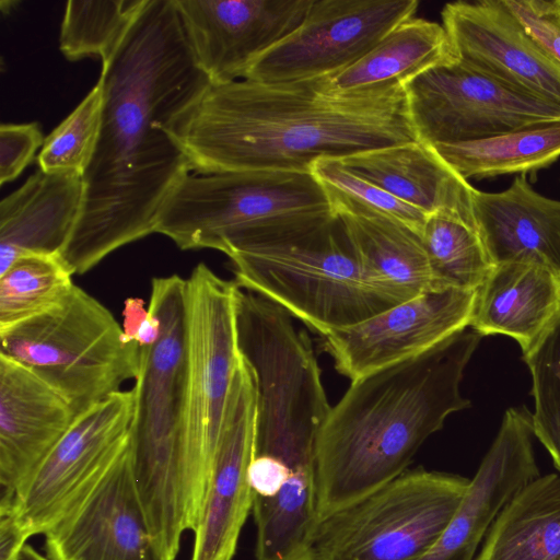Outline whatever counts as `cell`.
Instances as JSON below:
<instances>
[{"label":"cell","mask_w":560,"mask_h":560,"mask_svg":"<svg viewBox=\"0 0 560 560\" xmlns=\"http://www.w3.org/2000/svg\"><path fill=\"white\" fill-rule=\"evenodd\" d=\"M469 483L459 475L407 469L319 518L304 560H415L442 534Z\"/></svg>","instance_id":"cell-8"},{"label":"cell","mask_w":560,"mask_h":560,"mask_svg":"<svg viewBox=\"0 0 560 560\" xmlns=\"http://www.w3.org/2000/svg\"><path fill=\"white\" fill-rule=\"evenodd\" d=\"M339 162L425 214L453 212L475 224V187L453 170L433 145L420 140L352 154Z\"/></svg>","instance_id":"cell-23"},{"label":"cell","mask_w":560,"mask_h":560,"mask_svg":"<svg viewBox=\"0 0 560 560\" xmlns=\"http://www.w3.org/2000/svg\"><path fill=\"white\" fill-rule=\"evenodd\" d=\"M441 16L462 62L560 105V63L526 32L504 0L450 2Z\"/></svg>","instance_id":"cell-17"},{"label":"cell","mask_w":560,"mask_h":560,"mask_svg":"<svg viewBox=\"0 0 560 560\" xmlns=\"http://www.w3.org/2000/svg\"><path fill=\"white\" fill-rule=\"evenodd\" d=\"M145 0H71L66 4L59 48L70 61L104 58Z\"/></svg>","instance_id":"cell-30"},{"label":"cell","mask_w":560,"mask_h":560,"mask_svg":"<svg viewBox=\"0 0 560 560\" xmlns=\"http://www.w3.org/2000/svg\"><path fill=\"white\" fill-rule=\"evenodd\" d=\"M335 215L312 172L188 174L165 201L155 233L184 250L211 248L226 255L248 241Z\"/></svg>","instance_id":"cell-6"},{"label":"cell","mask_w":560,"mask_h":560,"mask_svg":"<svg viewBox=\"0 0 560 560\" xmlns=\"http://www.w3.org/2000/svg\"><path fill=\"white\" fill-rule=\"evenodd\" d=\"M198 66L210 83L244 80L253 63L291 34L313 0H174Z\"/></svg>","instance_id":"cell-16"},{"label":"cell","mask_w":560,"mask_h":560,"mask_svg":"<svg viewBox=\"0 0 560 560\" xmlns=\"http://www.w3.org/2000/svg\"><path fill=\"white\" fill-rule=\"evenodd\" d=\"M560 315V271L508 261L493 265L476 290L469 327L482 337L505 335L528 352Z\"/></svg>","instance_id":"cell-22"},{"label":"cell","mask_w":560,"mask_h":560,"mask_svg":"<svg viewBox=\"0 0 560 560\" xmlns=\"http://www.w3.org/2000/svg\"><path fill=\"white\" fill-rule=\"evenodd\" d=\"M102 122L83 201L61 258L83 275L155 233L162 208L189 174L172 121L207 90L174 0H145L102 58Z\"/></svg>","instance_id":"cell-1"},{"label":"cell","mask_w":560,"mask_h":560,"mask_svg":"<svg viewBox=\"0 0 560 560\" xmlns=\"http://www.w3.org/2000/svg\"><path fill=\"white\" fill-rule=\"evenodd\" d=\"M44 536L51 560H165L137 491L130 439Z\"/></svg>","instance_id":"cell-14"},{"label":"cell","mask_w":560,"mask_h":560,"mask_svg":"<svg viewBox=\"0 0 560 560\" xmlns=\"http://www.w3.org/2000/svg\"><path fill=\"white\" fill-rule=\"evenodd\" d=\"M476 290L431 291L324 336L336 370L351 382L420 355L470 325Z\"/></svg>","instance_id":"cell-13"},{"label":"cell","mask_w":560,"mask_h":560,"mask_svg":"<svg viewBox=\"0 0 560 560\" xmlns=\"http://www.w3.org/2000/svg\"><path fill=\"white\" fill-rule=\"evenodd\" d=\"M102 102V88L97 81L75 109L45 138L38 154L40 170L83 175L98 140Z\"/></svg>","instance_id":"cell-32"},{"label":"cell","mask_w":560,"mask_h":560,"mask_svg":"<svg viewBox=\"0 0 560 560\" xmlns=\"http://www.w3.org/2000/svg\"><path fill=\"white\" fill-rule=\"evenodd\" d=\"M472 217L493 265L527 261L560 271V201L518 175L500 192L471 195Z\"/></svg>","instance_id":"cell-20"},{"label":"cell","mask_w":560,"mask_h":560,"mask_svg":"<svg viewBox=\"0 0 560 560\" xmlns=\"http://www.w3.org/2000/svg\"><path fill=\"white\" fill-rule=\"evenodd\" d=\"M532 413L510 408L456 513L430 549L415 560H474L502 509L539 476Z\"/></svg>","instance_id":"cell-18"},{"label":"cell","mask_w":560,"mask_h":560,"mask_svg":"<svg viewBox=\"0 0 560 560\" xmlns=\"http://www.w3.org/2000/svg\"><path fill=\"white\" fill-rule=\"evenodd\" d=\"M418 0H313L302 23L262 54L244 80L298 83L330 77L415 16Z\"/></svg>","instance_id":"cell-11"},{"label":"cell","mask_w":560,"mask_h":560,"mask_svg":"<svg viewBox=\"0 0 560 560\" xmlns=\"http://www.w3.org/2000/svg\"><path fill=\"white\" fill-rule=\"evenodd\" d=\"M481 338L468 327L351 382L316 441L318 520L397 478L450 415L470 406L459 385Z\"/></svg>","instance_id":"cell-3"},{"label":"cell","mask_w":560,"mask_h":560,"mask_svg":"<svg viewBox=\"0 0 560 560\" xmlns=\"http://www.w3.org/2000/svg\"><path fill=\"white\" fill-rule=\"evenodd\" d=\"M12 502L13 499H0V560H15L30 538Z\"/></svg>","instance_id":"cell-36"},{"label":"cell","mask_w":560,"mask_h":560,"mask_svg":"<svg viewBox=\"0 0 560 560\" xmlns=\"http://www.w3.org/2000/svg\"><path fill=\"white\" fill-rule=\"evenodd\" d=\"M73 272L60 255L28 254L0 273V328L40 315L74 288Z\"/></svg>","instance_id":"cell-29"},{"label":"cell","mask_w":560,"mask_h":560,"mask_svg":"<svg viewBox=\"0 0 560 560\" xmlns=\"http://www.w3.org/2000/svg\"><path fill=\"white\" fill-rule=\"evenodd\" d=\"M83 201L82 175L38 167L0 202V273L28 254L60 255L77 225Z\"/></svg>","instance_id":"cell-21"},{"label":"cell","mask_w":560,"mask_h":560,"mask_svg":"<svg viewBox=\"0 0 560 560\" xmlns=\"http://www.w3.org/2000/svg\"><path fill=\"white\" fill-rule=\"evenodd\" d=\"M418 140L430 145L474 141L560 120V105L520 92L460 60L405 85Z\"/></svg>","instance_id":"cell-10"},{"label":"cell","mask_w":560,"mask_h":560,"mask_svg":"<svg viewBox=\"0 0 560 560\" xmlns=\"http://www.w3.org/2000/svg\"><path fill=\"white\" fill-rule=\"evenodd\" d=\"M474 560H560V476H538L499 513Z\"/></svg>","instance_id":"cell-26"},{"label":"cell","mask_w":560,"mask_h":560,"mask_svg":"<svg viewBox=\"0 0 560 560\" xmlns=\"http://www.w3.org/2000/svg\"><path fill=\"white\" fill-rule=\"evenodd\" d=\"M149 316V310L144 307L143 300L128 298L122 308V332L128 342L136 343V336Z\"/></svg>","instance_id":"cell-37"},{"label":"cell","mask_w":560,"mask_h":560,"mask_svg":"<svg viewBox=\"0 0 560 560\" xmlns=\"http://www.w3.org/2000/svg\"><path fill=\"white\" fill-rule=\"evenodd\" d=\"M256 385L242 358L234 375L196 526L190 560H232L252 512Z\"/></svg>","instance_id":"cell-15"},{"label":"cell","mask_w":560,"mask_h":560,"mask_svg":"<svg viewBox=\"0 0 560 560\" xmlns=\"http://www.w3.org/2000/svg\"><path fill=\"white\" fill-rule=\"evenodd\" d=\"M523 359L532 375L534 435L560 471V315Z\"/></svg>","instance_id":"cell-31"},{"label":"cell","mask_w":560,"mask_h":560,"mask_svg":"<svg viewBox=\"0 0 560 560\" xmlns=\"http://www.w3.org/2000/svg\"><path fill=\"white\" fill-rule=\"evenodd\" d=\"M45 138L36 122L0 126V184L16 178L34 160Z\"/></svg>","instance_id":"cell-35"},{"label":"cell","mask_w":560,"mask_h":560,"mask_svg":"<svg viewBox=\"0 0 560 560\" xmlns=\"http://www.w3.org/2000/svg\"><path fill=\"white\" fill-rule=\"evenodd\" d=\"M190 170L311 172L337 159L417 141L405 86L335 94L320 80L210 83L171 124Z\"/></svg>","instance_id":"cell-2"},{"label":"cell","mask_w":560,"mask_h":560,"mask_svg":"<svg viewBox=\"0 0 560 560\" xmlns=\"http://www.w3.org/2000/svg\"><path fill=\"white\" fill-rule=\"evenodd\" d=\"M0 354L56 389L75 416L122 390L139 371L140 348L107 307L74 285L54 308L0 328Z\"/></svg>","instance_id":"cell-7"},{"label":"cell","mask_w":560,"mask_h":560,"mask_svg":"<svg viewBox=\"0 0 560 560\" xmlns=\"http://www.w3.org/2000/svg\"><path fill=\"white\" fill-rule=\"evenodd\" d=\"M311 172L324 188L334 213L341 208L371 210L421 234L428 214L348 171L339 160L319 159L313 163Z\"/></svg>","instance_id":"cell-33"},{"label":"cell","mask_w":560,"mask_h":560,"mask_svg":"<svg viewBox=\"0 0 560 560\" xmlns=\"http://www.w3.org/2000/svg\"><path fill=\"white\" fill-rule=\"evenodd\" d=\"M161 336L140 348L130 431L132 470L152 536L175 560L182 536L194 530L203 487L189 468L182 440L187 380L186 278L155 277L148 307Z\"/></svg>","instance_id":"cell-4"},{"label":"cell","mask_w":560,"mask_h":560,"mask_svg":"<svg viewBox=\"0 0 560 560\" xmlns=\"http://www.w3.org/2000/svg\"><path fill=\"white\" fill-rule=\"evenodd\" d=\"M15 560H51L47 556L42 555L31 545L26 544Z\"/></svg>","instance_id":"cell-38"},{"label":"cell","mask_w":560,"mask_h":560,"mask_svg":"<svg viewBox=\"0 0 560 560\" xmlns=\"http://www.w3.org/2000/svg\"><path fill=\"white\" fill-rule=\"evenodd\" d=\"M135 390H120L75 416L13 498L30 537L44 535L101 477L128 444Z\"/></svg>","instance_id":"cell-12"},{"label":"cell","mask_w":560,"mask_h":560,"mask_svg":"<svg viewBox=\"0 0 560 560\" xmlns=\"http://www.w3.org/2000/svg\"><path fill=\"white\" fill-rule=\"evenodd\" d=\"M526 32L560 63V0H504Z\"/></svg>","instance_id":"cell-34"},{"label":"cell","mask_w":560,"mask_h":560,"mask_svg":"<svg viewBox=\"0 0 560 560\" xmlns=\"http://www.w3.org/2000/svg\"><path fill=\"white\" fill-rule=\"evenodd\" d=\"M433 148L466 180L526 175L560 158V120Z\"/></svg>","instance_id":"cell-27"},{"label":"cell","mask_w":560,"mask_h":560,"mask_svg":"<svg viewBox=\"0 0 560 560\" xmlns=\"http://www.w3.org/2000/svg\"><path fill=\"white\" fill-rule=\"evenodd\" d=\"M420 236L439 290H477L493 267L476 226L453 212L429 214Z\"/></svg>","instance_id":"cell-28"},{"label":"cell","mask_w":560,"mask_h":560,"mask_svg":"<svg viewBox=\"0 0 560 560\" xmlns=\"http://www.w3.org/2000/svg\"><path fill=\"white\" fill-rule=\"evenodd\" d=\"M226 256L241 289L322 337L399 303L365 272L338 215L243 243Z\"/></svg>","instance_id":"cell-5"},{"label":"cell","mask_w":560,"mask_h":560,"mask_svg":"<svg viewBox=\"0 0 560 560\" xmlns=\"http://www.w3.org/2000/svg\"><path fill=\"white\" fill-rule=\"evenodd\" d=\"M458 60L442 24L413 16L395 26L358 61L319 80L326 92L335 94L405 86L432 68Z\"/></svg>","instance_id":"cell-25"},{"label":"cell","mask_w":560,"mask_h":560,"mask_svg":"<svg viewBox=\"0 0 560 560\" xmlns=\"http://www.w3.org/2000/svg\"><path fill=\"white\" fill-rule=\"evenodd\" d=\"M237 291L235 281L219 277L203 262L186 278L187 380L182 440L189 468L203 490L242 362Z\"/></svg>","instance_id":"cell-9"},{"label":"cell","mask_w":560,"mask_h":560,"mask_svg":"<svg viewBox=\"0 0 560 560\" xmlns=\"http://www.w3.org/2000/svg\"><path fill=\"white\" fill-rule=\"evenodd\" d=\"M371 280L401 303L439 291L421 236L406 224L360 209L335 210Z\"/></svg>","instance_id":"cell-24"},{"label":"cell","mask_w":560,"mask_h":560,"mask_svg":"<svg viewBox=\"0 0 560 560\" xmlns=\"http://www.w3.org/2000/svg\"><path fill=\"white\" fill-rule=\"evenodd\" d=\"M74 418L56 389L0 354V499L14 498Z\"/></svg>","instance_id":"cell-19"}]
</instances>
